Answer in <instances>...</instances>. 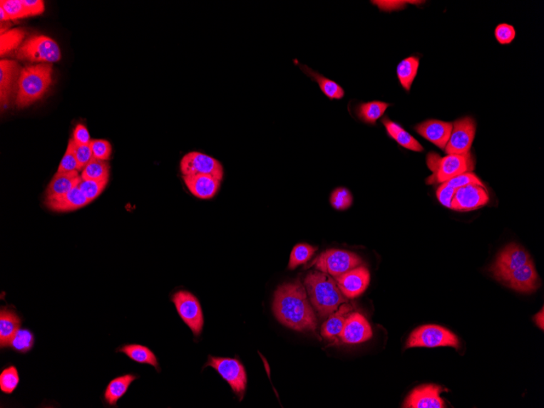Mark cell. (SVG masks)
Wrapping results in <instances>:
<instances>
[{"mask_svg":"<svg viewBox=\"0 0 544 408\" xmlns=\"http://www.w3.org/2000/svg\"><path fill=\"white\" fill-rule=\"evenodd\" d=\"M272 310L280 324L291 330L299 332L317 330V316L309 302L306 288L300 281L278 287L274 294Z\"/></svg>","mask_w":544,"mask_h":408,"instance_id":"obj_1","label":"cell"},{"mask_svg":"<svg viewBox=\"0 0 544 408\" xmlns=\"http://www.w3.org/2000/svg\"><path fill=\"white\" fill-rule=\"evenodd\" d=\"M309 299L320 316L329 317L340 305L348 302L335 279L322 271L309 273L304 281Z\"/></svg>","mask_w":544,"mask_h":408,"instance_id":"obj_2","label":"cell"},{"mask_svg":"<svg viewBox=\"0 0 544 408\" xmlns=\"http://www.w3.org/2000/svg\"><path fill=\"white\" fill-rule=\"evenodd\" d=\"M53 82V66L38 64L23 68L17 82L16 104L19 108L31 105L47 93Z\"/></svg>","mask_w":544,"mask_h":408,"instance_id":"obj_3","label":"cell"},{"mask_svg":"<svg viewBox=\"0 0 544 408\" xmlns=\"http://www.w3.org/2000/svg\"><path fill=\"white\" fill-rule=\"evenodd\" d=\"M427 165L433 174L427 179L428 184H443L452 178L466 172H471L474 168L471 155H448L440 157L434 152L427 155Z\"/></svg>","mask_w":544,"mask_h":408,"instance_id":"obj_4","label":"cell"},{"mask_svg":"<svg viewBox=\"0 0 544 408\" xmlns=\"http://www.w3.org/2000/svg\"><path fill=\"white\" fill-rule=\"evenodd\" d=\"M17 59L37 62L41 64H51L61 58L59 45L44 36H34L27 39L16 51Z\"/></svg>","mask_w":544,"mask_h":408,"instance_id":"obj_5","label":"cell"},{"mask_svg":"<svg viewBox=\"0 0 544 408\" xmlns=\"http://www.w3.org/2000/svg\"><path fill=\"white\" fill-rule=\"evenodd\" d=\"M451 347L460 348L459 339L448 330L438 325H424L411 333L406 348Z\"/></svg>","mask_w":544,"mask_h":408,"instance_id":"obj_6","label":"cell"},{"mask_svg":"<svg viewBox=\"0 0 544 408\" xmlns=\"http://www.w3.org/2000/svg\"><path fill=\"white\" fill-rule=\"evenodd\" d=\"M357 254L342 249H328L313 261L312 266L324 273L335 277L362 264Z\"/></svg>","mask_w":544,"mask_h":408,"instance_id":"obj_7","label":"cell"},{"mask_svg":"<svg viewBox=\"0 0 544 408\" xmlns=\"http://www.w3.org/2000/svg\"><path fill=\"white\" fill-rule=\"evenodd\" d=\"M205 367H213L221 377L230 385L233 392L238 397L240 401L244 398L247 375L245 367L238 360L222 358V357L209 356Z\"/></svg>","mask_w":544,"mask_h":408,"instance_id":"obj_8","label":"cell"},{"mask_svg":"<svg viewBox=\"0 0 544 408\" xmlns=\"http://www.w3.org/2000/svg\"><path fill=\"white\" fill-rule=\"evenodd\" d=\"M171 301L181 320L195 336L199 337L203 330L204 316L197 298L187 291H179L171 297Z\"/></svg>","mask_w":544,"mask_h":408,"instance_id":"obj_9","label":"cell"},{"mask_svg":"<svg viewBox=\"0 0 544 408\" xmlns=\"http://www.w3.org/2000/svg\"><path fill=\"white\" fill-rule=\"evenodd\" d=\"M180 171L183 175L206 174L222 180L225 171L216 158L200 152H190L182 157Z\"/></svg>","mask_w":544,"mask_h":408,"instance_id":"obj_10","label":"cell"},{"mask_svg":"<svg viewBox=\"0 0 544 408\" xmlns=\"http://www.w3.org/2000/svg\"><path fill=\"white\" fill-rule=\"evenodd\" d=\"M476 132V123L471 117L458 119L445 151L448 155H466L471 150Z\"/></svg>","mask_w":544,"mask_h":408,"instance_id":"obj_11","label":"cell"},{"mask_svg":"<svg viewBox=\"0 0 544 408\" xmlns=\"http://www.w3.org/2000/svg\"><path fill=\"white\" fill-rule=\"evenodd\" d=\"M530 259L529 253L523 247L511 244L500 253L491 271L496 279L503 281L512 271L528 263Z\"/></svg>","mask_w":544,"mask_h":408,"instance_id":"obj_12","label":"cell"},{"mask_svg":"<svg viewBox=\"0 0 544 408\" xmlns=\"http://www.w3.org/2000/svg\"><path fill=\"white\" fill-rule=\"evenodd\" d=\"M341 292L347 299L356 298L365 292L370 283L369 271L363 266L335 277Z\"/></svg>","mask_w":544,"mask_h":408,"instance_id":"obj_13","label":"cell"},{"mask_svg":"<svg viewBox=\"0 0 544 408\" xmlns=\"http://www.w3.org/2000/svg\"><path fill=\"white\" fill-rule=\"evenodd\" d=\"M488 202L489 195L485 187L468 185L456 189L451 209L457 211H471L486 206Z\"/></svg>","mask_w":544,"mask_h":408,"instance_id":"obj_14","label":"cell"},{"mask_svg":"<svg viewBox=\"0 0 544 408\" xmlns=\"http://www.w3.org/2000/svg\"><path fill=\"white\" fill-rule=\"evenodd\" d=\"M448 391L439 385H426L416 388L406 398L404 407L408 408H444L440 394Z\"/></svg>","mask_w":544,"mask_h":408,"instance_id":"obj_15","label":"cell"},{"mask_svg":"<svg viewBox=\"0 0 544 408\" xmlns=\"http://www.w3.org/2000/svg\"><path fill=\"white\" fill-rule=\"evenodd\" d=\"M503 282L506 283L513 290L523 293L534 292L540 286L539 276L537 274L532 259L528 263L512 271Z\"/></svg>","mask_w":544,"mask_h":408,"instance_id":"obj_16","label":"cell"},{"mask_svg":"<svg viewBox=\"0 0 544 408\" xmlns=\"http://www.w3.org/2000/svg\"><path fill=\"white\" fill-rule=\"evenodd\" d=\"M371 337V328L363 315L354 313L347 315L340 336L342 342L359 344L369 341Z\"/></svg>","mask_w":544,"mask_h":408,"instance_id":"obj_17","label":"cell"},{"mask_svg":"<svg viewBox=\"0 0 544 408\" xmlns=\"http://www.w3.org/2000/svg\"><path fill=\"white\" fill-rule=\"evenodd\" d=\"M183 179L189 192L194 197L202 200L213 198L219 192L221 185V180L211 175H183Z\"/></svg>","mask_w":544,"mask_h":408,"instance_id":"obj_18","label":"cell"},{"mask_svg":"<svg viewBox=\"0 0 544 408\" xmlns=\"http://www.w3.org/2000/svg\"><path fill=\"white\" fill-rule=\"evenodd\" d=\"M453 128V124L438 120H427L415 127L416 132L423 138L431 141V143L445 150Z\"/></svg>","mask_w":544,"mask_h":408,"instance_id":"obj_19","label":"cell"},{"mask_svg":"<svg viewBox=\"0 0 544 408\" xmlns=\"http://www.w3.org/2000/svg\"><path fill=\"white\" fill-rule=\"evenodd\" d=\"M90 202L78 187L67 192L66 194L56 197H46V206L51 211L56 212H70L76 211L87 205Z\"/></svg>","mask_w":544,"mask_h":408,"instance_id":"obj_20","label":"cell"},{"mask_svg":"<svg viewBox=\"0 0 544 408\" xmlns=\"http://www.w3.org/2000/svg\"><path fill=\"white\" fill-rule=\"evenodd\" d=\"M21 70L15 61H0V101L2 106L8 105L16 82L19 80Z\"/></svg>","mask_w":544,"mask_h":408,"instance_id":"obj_21","label":"cell"},{"mask_svg":"<svg viewBox=\"0 0 544 408\" xmlns=\"http://www.w3.org/2000/svg\"><path fill=\"white\" fill-rule=\"evenodd\" d=\"M297 66L305 73L307 76L312 78V80L318 83L320 90L324 94L326 98L330 100H341L345 98V90L340 84L332 80V79L324 76L322 73L314 71L306 65H302L297 61H295Z\"/></svg>","mask_w":544,"mask_h":408,"instance_id":"obj_22","label":"cell"},{"mask_svg":"<svg viewBox=\"0 0 544 408\" xmlns=\"http://www.w3.org/2000/svg\"><path fill=\"white\" fill-rule=\"evenodd\" d=\"M21 318L16 310L8 307L0 310V347L8 349L9 344L21 325Z\"/></svg>","mask_w":544,"mask_h":408,"instance_id":"obj_23","label":"cell"},{"mask_svg":"<svg viewBox=\"0 0 544 408\" xmlns=\"http://www.w3.org/2000/svg\"><path fill=\"white\" fill-rule=\"evenodd\" d=\"M140 378L135 374H125L117 377L107 385L103 399L108 406L117 407L118 402L128 393V391L135 380Z\"/></svg>","mask_w":544,"mask_h":408,"instance_id":"obj_24","label":"cell"},{"mask_svg":"<svg viewBox=\"0 0 544 408\" xmlns=\"http://www.w3.org/2000/svg\"><path fill=\"white\" fill-rule=\"evenodd\" d=\"M82 181L78 172H56L48 186L47 197L61 196L76 189Z\"/></svg>","mask_w":544,"mask_h":408,"instance_id":"obj_25","label":"cell"},{"mask_svg":"<svg viewBox=\"0 0 544 408\" xmlns=\"http://www.w3.org/2000/svg\"><path fill=\"white\" fill-rule=\"evenodd\" d=\"M116 352L124 354L130 360L138 362V364L151 365L158 372H161V367H160L156 355L145 345L139 344L123 345L116 350Z\"/></svg>","mask_w":544,"mask_h":408,"instance_id":"obj_26","label":"cell"},{"mask_svg":"<svg viewBox=\"0 0 544 408\" xmlns=\"http://www.w3.org/2000/svg\"><path fill=\"white\" fill-rule=\"evenodd\" d=\"M382 124L385 126L386 132L389 137L402 146L403 148L421 152L424 151V148L418 141L410 135L408 132L400 126L396 122H393L387 117H384L381 120Z\"/></svg>","mask_w":544,"mask_h":408,"instance_id":"obj_27","label":"cell"},{"mask_svg":"<svg viewBox=\"0 0 544 408\" xmlns=\"http://www.w3.org/2000/svg\"><path fill=\"white\" fill-rule=\"evenodd\" d=\"M351 310V305L347 303L342 304L339 309L332 313L328 320L324 323L322 327V335L328 339L340 338L347 317Z\"/></svg>","mask_w":544,"mask_h":408,"instance_id":"obj_28","label":"cell"},{"mask_svg":"<svg viewBox=\"0 0 544 408\" xmlns=\"http://www.w3.org/2000/svg\"><path fill=\"white\" fill-rule=\"evenodd\" d=\"M391 104L383 101L362 102L354 107V113L363 122L375 126L378 119L386 113Z\"/></svg>","mask_w":544,"mask_h":408,"instance_id":"obj_29","label":"cell"},{"mask_svg":"<svg viewBox=\"0 0 544 408\" xmlns=\"http://www.w3.org/2000/svg\"><path fill=\"white\" fill-rule=\"evenodd\" d=\"M420 59L416 56H411L399 62L397 66V77L401 86L410 93L419 70Z\"/></svg>","mask_w":544,"mask_h":408,"instance_id":"obj_30","label":"cell"},{"mask_svg":"<svg viewBox=\"0 0 544 408\" xmlns=\"http://www.w3.org/2000/svg\"><path fill=\"white\" fill-rule=\"evenodd\" d=\"M36 343V338L34 333L29 328H20L11 338L8 348L15 351V352L25 355L31 351Z\"/></svg>","mask_w":544,"mask_h":408,"instance_id":"obj_31","label":"cell"},{"mask_svg":"<svg viewBox=\"0 0 544 408\" xmlns=\"http://www.w3.org/2000/svg\"><path fill=\"white\" fill-rule=\"evenodd\" d=\"M81 177L83 179L96 181L108 180L110 177V166L106 161L95 159L90 162L83 171Z\"/></svg>","mask_w":544,"mask_h":408,"instance_id":"obj_32","label":"cell"},{"mask_svg":"<svg viewBox=\"0 0 544 408\" xmlns=\"http://www.w3.org/2000/svg\"><path fill=\"white\" fill-rule=\"evenodd\" d=\"M26 31L21 29H14L5 31L0 36V55L4 56L20 47Z\"/></svg>","mask_w":544,"mask_h":408,"instance_id":"obj_33","label":"cell"},{"mask_svg":"<svg viewBox=\"0 0 544 408\" xmlns=\"http://www.w3.org/2000/svg\"><path fill=\"white\" fill-rule=\"evenodd\" d=\"M317 251V247L308 245V244H297L291 252L289 269L294 270L297 266L307 263Z\"/></svg>","mask_w":544,"mask_h":408,"instance_id":"obj_34","label":"cell"},{"mask_svg":"<svg viewBox=\"0 0 544 408\" xmlns=\"http://www.w3.org/2000/svg\"><path fill=\"white\" fill-rule=\"evenodd\" d=\"M20 383V375L17 368L11 365L4 368L0 373V389L6 394H11L14 392Z\"/></svg>","mask_w":544,"mask_h":408,"instance_id":"obj_35","label":"cell"},{"mask_svg":"<svg viewBox=\"0 0 544 408\" xmlns=\"http://www.w3.org/2000/svg\"><path fill=\"white\" fill-rule=\"evenodd\" d=\"M108 182V180L96 181L82 179L81 182H80L78 187L91 203L102 194Z\"/></svg>","mask_w":544,"mask_h":408,"instance_id":"obj_36","label":"cell"},{"mask_svg":"<svg viewBox=\"0 0 544 408\" xmlns=\"http://www.w3.org/2000/svg\"><path fill=\"white\" fill-rule=\"evenodd\" d=\"M0 7L5 10L11 21L31 16L21 0H1Z\"/></svg>","mask_w":544,"mask_h":408,"instance_id":"obj_37","label":"cell"},{"mask_svg":"<svg viewBox=\"0 0 544 408\" xmlns=\"http://www.w3.org/2000/svg\"><path fill=\"white\" fill-rule=\"evenodd\" d=\"M330 203L337 211H346L353 203L351 192L346 188H337L332 192Z\"/></svg>","mask_w":544,"mask_h":408,"instance_id":"obj_38","label":"cell"},{"mask_svg":"<svg viewBox=\"0 0 544 408\" xmlns=\"http://www.w3.org/2000/svg\"><path fill=\"white\" fill-rule=\"evenodd\" d=\"M82 171L80 167L76 155L73 152V139L68 141L67 150L64 157H62V160L60 163L57 172H73Z\"/></svg>","mask_w":544,"mask_h":408,"instance_id":"obj_39","label":"cell"},{"mask_svg":"<svg viewBox=\"0 0 544 408\" xmlns=\"http://www.w3.org/2000/svg\"><path fill=\"white\" fill-rule=\"evenodd\" d=\"M90 146L95 159L106 162L110 159L112 154V146L108 141L105 140H91Z\"/></svg>","mask_w":544,"mask_h":408,"instance_id":"obj_40","label":"cell"},{"mask_svg":"<svg viewBox=\"0 0 544 408\" xmlns=\"http://www.w3.org/2000/svg\"><path fill=\"white\" fill-rule=\"evenodd\" d=\"M445 183L456 189L468 185H479L484 187L482 181L479 179L476 174L472 172H466L457 175V177L446 181Z\"/></svg>","mask_w":544,"mask_h":408,"instance_id":"obj_41","label":"cell"},{"mask_svg":"<svg viewBox=\"0 0 544 408\" xmlns=\"http://www.w3.org/2000/svg\"><path fill=\"white\" fill-rule=\"evenodd\" d=\"M73 142L74 155H76L79 166L83 171V168L93 161L94 158L93 151H91L90 145H78L74 142L73 140Z\"/></svg>","mask_w":544,"mask_h":408,"instance_id":"obj_42","label":"cell"},{"mask_svg":"<svg viewBox=\"0 0 544 408\" xmlns=\"http://www.w3.org/2000/svg\"><path fill=\"white\" fill-rule=\"evenodd\" d=\"M495 36L497 41L501 44H509L516 37V31H515L513 26L503 23L500 24L496 28Z\"/></svg>","mask_w":544,"mask_h":408,"instance_id":"obj_43","label":"cell"},{"mask_svg":"<svg viewBox=\"0 0 544 408\" xmlns=\"http://www.w3.org/2000/svg\"><path fill=\"white\" fill-rule=\"evenodd\" d=\"M456 191V189L452 188V187L448 184L443 183L437 190V197L438 201L442 203L444 206L451 208Z\"/></svg>","mask_w":544,"mask_h":408,"instance_id":"obj_44","label":"cell"},{"mask_svg":"<svg viewBox=\"0 0 544 408\" xmlns=\"http://www.w3.org/2000/svg\"><path fill=\"white\" fill-rule=\"evenodd\" d=\"M73 140L74 142L78 145H90L91 136L88 130L83 124H78L74 128Z\"/></svg>","mask_w":544,"mask_h":408,"instance_id":"obj_45","label":"cell"},{"mask_svg":"<svg viewBox=\"0 0 544 408\" xmlns=\"http://www.w3.org/2000/svg\"><path fill=\"white\" fill-rule=\"evenodd\" d=\"M31 16H38L44 12V2L42 0H21Z\"/></svg>","mask_w":544,"mask_h":408,"instance_id":"obj_46","label":"cell"},{"mask_svg":"<svg viewBox=\"0 0 544 408\" xmlns=\"http://www.w3.org/2000/svg\"><path fill=\"white\" fill-rule=\"evenodd\" d=\"M544 310L543 308L541 310L540 313L537 314L535 316V321L538 326H539L541 330H543L544 328Z\"/></svg>","mask_w":544,"mask_h":408,"instance_id":"obj_47","label":"cell"},{"mask_svg":"<svg viewBox=\"0 0 544 408\" xmlns=\"http://www.w3.org/2000/svg\"><path fill=\"white\" fill-rule=\"evenodd\" d=\"M0 21H1L2 23L4 21H11L9 16L2 7H0Z\"/></svg>","mask_w":544,"mask_h":408,"instance_id":"obj_48","label":"cell"}]
</instances>
